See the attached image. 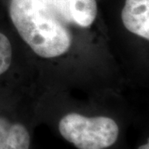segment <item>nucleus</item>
Instances as JSON below:
<instances>
[{"label":"nucleus","mask_w":149,"mask_h":149,"mask_svg":"<svg viewBox=\"0 0 149 149\" xmlns=\"http://www.w3.org/2000/svg\"><path fill=\"white\" fill-rule=\"evenodd\" d=\"M9 12L17 31L37 55L53 58L68 52L69 31L40 0H12Z\"/></svg>","instance_id":"f257e3e1"},{"label":"nucleus","mask_w":149,"mask_h":149,"mask_svg":"<svg viewBox=\"0 0 149 149\" xmlns=\"http://www.w3.org/2000/svg\"><path fill=\"white\" fill-rule=\"evenodd\" d=\"M59 131L78 149H104L115 143L119 128L110 118H89L71 113L61 119Z\"/></svg>","instance_id":"f03ea898"},{"label":"nucleus","mask_w":149,"mask_h":149,"mask_svg":"<svg viewBox=\"0 0 149 149\" xmlns=\"http://www.w3.org/2000/svg\"><path fill=\"white\" fill-rule=\"evenodd\" d=\"M60 20L88 27L97 16L96 0H40Z\"/></svg>","instance_id":"7ed1b4c3"},{"label":"nucleus","mask_w":149,"mask_h":149,"mask_svg":"<svg viewBox=\"0 0 149 149\" xmlns=\"http://www.w3.org/2000/svg\"><path fill=\"white\" fill-rule=\"evenodd\" d=\"M122 21L130 32L149 39V0H126Z\"/></svg>","instance_id":"20e7f679"},{"label":"nucleus","mask_w":149,"mask_h":149,"mask_svg":"<svg viewBox=\"0 0 149 149\" xmlns=\"http://www.w3.org/2000/svg\"><path fill=\"white\" fill-rule=\"evenodd\" d=\"M30 135L21 123L0 117V149H29Z\"/></svg>","instance_id":"39448f33"},{"label":"nucleus","mask_w":149,"mask_h":149,"mask_svg":"<svg viewBox=\"0 0 149 149\" xmlns=\"http://www.w3.org/2000/svg\"><path fill=\"white\" fill-rule=\"evenodd\" d=\"M12 57L13 50L10 42L4 34L0 32V75L10 67Z\"/></svg>","instance_id":"423d86ee"},{"label":"nucleus","mask_w":149,"mask_h":149,"mask_svg":"<svg viewBox=\"0 0 149 149\" xmlns=\"http://www.w3.org/2000/svg\"><path fill=\"white\" fill-rule=\"evenodd\" d=\"M138 149H149V143H147L146 144H143V145L140 146Z\"/></svg>","instance_id":"0eeeda50"}]
</instances>
